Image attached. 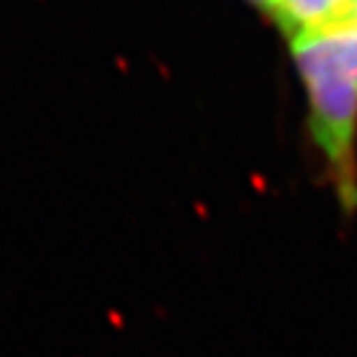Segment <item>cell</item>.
Masks as SVG:
<instances>
[{
  "instance_id": "1",
  "label": "cell",
  "mask_w": 357,
  "mask_h": 357,
  "mask_svg": "<svg viewBox=\"0 0 357 357\" xmlns=\"http://www.w3.org/2000/svg\"><path fill=\"white\" fill-rule=\"evenodd\" d=\"M308 99V132L344 218L357 213V26L291 41Z\"/></svg>"
},
{
  "instance_id": "2",
  "label": "cell",
  "mask_w": 357,
  "mask_h": 357,
  "mask_svg": "<svg viewBox=\"0 0 357 357\" xmlns=\"http://www.w3.org/2000/svg\"><path fill=\"white\" fill-rule=\"evenodd\" d=\"M263 5L293 41L351 22L357 0H265Z\"/></svg>"
},
{
  "instance_id": "3",
  "label": "cell",
  "mask_w": 357,
  "mask_h": 357,
  "mask_svg": "<svg viewBox=\"0 0 357 357\" xmlns=\"http://www.w3.org/2000/svg\"><path fill=\"white\" fill-rule=\"evenodd\" d=\"M351 24H355V26H357V7H355V11L351 15Z\"/></svg>"
},
{
  "instance_id": "4",
  "label": "cell",
  "mask_w": 357,
  "mask_h": 357,
  "mask_svg": "<svg viewBox=\"0 0 357 357\" xmlns=\"http://www.w3.org/2000/svg\"><path fill=\"white\" fill-rule=\"evenodd\" d=\"M259 3H261V5H263V3H265V0H259Z\"/></svg>"
}]
</instances>
